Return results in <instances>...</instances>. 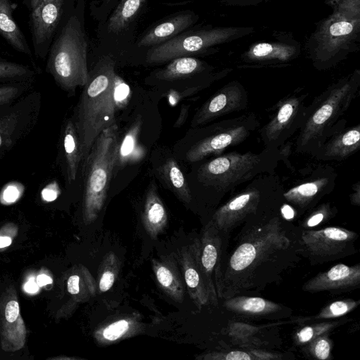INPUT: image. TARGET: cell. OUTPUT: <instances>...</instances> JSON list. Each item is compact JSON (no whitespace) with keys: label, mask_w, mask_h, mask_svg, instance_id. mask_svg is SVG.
Instances as JSON below:
<instances>
[{"label":"cell","mask_w":360,"mask_h":360,"mask_svg":"<svg viewBox=\"0 0 360 360\" xmlns=\"http://www.w3.org/2000/svg\"><path fill=\"white\" fill-rule=\"evenodd\" d=\"M272 207L243 223L222 261L221 299L258 293L282 281L303 257L301 229Z\"/></svg>","instance_id":"cell-1"},{"label":"cell","mask_w":360,"mask_h":360,"mask_svg":"<svg viewBox=\"0 0 360 360\" xmlns=\"http://www.w3.org/2000/svg\"><path fill=\"white\" fill-rule=\"evenodd\" d=\"M116 59L101 54L83 86L72 120L78 136L81 162L85 161L97 136L115 122L118 106L115 94Z\"/></svg>","instance_id":"cell-2"},{"label":"cell","mask_w":360,"mask_h":360,"mask_svg":"<svg viewBox=\"0 0 360 360\" xmlns=\"http://www.w3.org/2000/svg\"><path fill=\"white\" fill-rule=\"evenodd\" d=\"M359 87L360 70H355L330 84L307 105L295 143L297 153L312 157L330 136L347 127V120L342 117Z\"/></svg>","instance_id":"cell-3"},{"label":"cell","mask_w":360,"mask_h":360,"mask_svg":"<svg viewBox=\"0 0 360 360\" xmlns=\"http://www.w3.org/2000/svg\"><path fill=\"white\" fill-rule=\"evenodd\" d=\"M333 9L321 20L309 39L307 49L314 67L333 68L359 46L360 0H327Z\"/></svg>","instance_id":"cell-4"},{"label":"cell","mask_w":360,"mask_h":360,"mask_svg":"<svg viewBox=\"0 0 360 360\" xmlns=\"http://www.w3.org/2000/svg\"><path fill=\"white\" fill-rule=\"evenodd\" d=\"M279 161L278 149L264 147L259 153L232 151L214 156L200 165L196 179L217 200H221L259 174L276 173Z\"/></svg>","instance_id":"cell-5"},{"label":"cell","mask_w":360,"mask_h":360,"mask_svg":"<svg viewBox=\"0 0 360 360\" xmlns=\"http://www.w3.org/2000/svg\"><path fill=\"white\" fill-rule=\"evenodd\" d=\"M84 0H79L77 12L70 15L51 49L47 70L63 90L74 92L89 77V40L84 27Z\"/></svg>","instance_id":"cell-6"},{"label":"cell","mask_w":360,"mask_h":360,"mask_svg":"<svg viewBox=\"0 0 360 360\" xmlns=\"http://www.w3.org/2000/svg\"><path fill=\"white\" fill-rule=\"evenodd\" d=\"M116 123L101 131L83 162V217L86 224L98 217L105 202L112 174L119 155Z\"/></svg>","instance_id":"cell-7"},{"label":"cell","mask_w":360,"mask_h":360,"mask_svg":"<svg viewBox=\"0 0 360 360\" xmlns=\"http://www.w3.org/2000/svg\"><path fill=\"white\" fill-rule=\"evenodd\" d=\"M283 184L276 173L259 174L233 193L210 219L221 233L229 236L236 228L258 212L280 207L283 202Z\"/></svg>","instance_id":"cell-8"},{"label":"cell","mask_w":360,"mask_h":360,"mask_svg":"<svg viewBox=\"0 0 360 360\" xmlns=\"http://www.w3.org/2000/svg\"><path fill=\"white\" fill-rule=\"evenodd\" d=\"M254 32L252 27L196 26L172 39L148 50L143 59L148 65H160L184 57L211 54L219 45Z\"/></svg>","instance_id":"cell-9"},{"label":"cell","mask_w":360,"mask_h":360,"mask_svg":"<svg viewBox=\"0 0 360 360\" xmlns=\"http://www.w3.org/2000/svg\"><path fill=\"white\" fill-rule=\"evenodd\" d=\"M149 0H119L101 23L98 24L96 38L101 54H109L117 60L128 56L137 36L140 19L146 12Z\"/></svg>","instance_id":"cell-10"},{"label":"cell","mask_w":360,"mask_h":360,"mask_svg":"<svg viewBox=\"0 0 360 360\" xmlns=\"http://www.w3.org/2000/svg\"><path fill=\"white\" fill-rule=\"evenodd\" d=\"M260 122L253 112H248L217 122L207 127L189 148L186 160L195 162L209 156L222 154L229 148L248 139L259 127Z\"/></svg>","instance_id":"cell-11"},{"label":"cell","mask_w":360,"mask_h":360,"mask_svg":"<svg viewBox=\"0 0 360 360\" xmlns=\"http://www.w3.org/2000/svg\"><path fill=\"white\" fill-rule=\"evenodd\" d=\"M358 234L336 226L301 231L302 255L310 264H323L357 252Z\"/></svg>","instance_id":"cell-12"},{"label":"cell","mask_w":360,"mask_h":360,"mask_svg":"<svg viewBox=\"0 0 360 360\" xmlns=\"http://www.w3.org/2000/svg\"><path fill=\"white\" fill-rule=\"evenodd\" d=\"M300 178L283 192V200L293 208L298 217L316 207L334 189L336 170L329 165L307 167L300 172Z\"/></svg>","instance_id":"cell-13"},{"label":"cell","mask_w":360,"mask_h":360,"mask_svg":"<svg viewBox=\"0 0 360 360\" xmlns=\"http://www.w3.org/2000/svg\"><path fill=\"white\" fill-rule=\"evenodd\" d=\"M309 94L296 89L278 101L274 113L259 130L265 148L278 149L297 132L305 117Z\"/></svg>","instance_id":"cell-14"},{"label":"cell","mask_w":360,"mask_h":360,"mask_svg":"<svg viewBox=\"0 0 360 360\" xmlns=\"http://www.w3.org/2000/svg\"><path fill=\"white\" fill-rule=\"evenodd\" d=\"M40 100L39 92H32L0 115V156L33 129L39 116Z\"/></svg>","instance_id":"cell-15"},{"label":"cell","mask_w":360,"mask_h":360,"mask_svg":"<svg viewBox=\"0 0 360 360\" xmlns=\"http://www.w3.org/2000/svg\"><path fill=\"white\" fill-rule=\"evenodd\" d=\"M225 236L210 219L198 238L200 264L210 293V304L213 306H217L221 299Z\"/></svg>","instance_id":"cell-16"},{"label":"cell","mask_w":360,"mask_h":360,"mask_svg":"<svg viewBox=\"0 0 360 360\" xmlns=\"http://www.w3.org/2000/svg\"><path fill=\"white\" fill-rule=\"evenodd\" d=\"M199 15L191 10H183L167 16L136 37L128 56L143 57L146 52L196 26Z\"/></svg>","instance_id":"cell-17"},{"label":"cell","mask_w":360,"mask_h":360,"mask_svg":"<svg viewBox=\"0 0 360 360\" xmlns=\"http://www.w3.org/2000/svg\"><path fill=\"white\" fill-rule=\"evenodd\" d=\"M248 93L238 81L229 82L198 109L191 126L193 128L205 125L222 116L248 108Z\"/></svg>","instance_id":"cell-18"},{"label":"cell","mask_w":360,"mask_h":360,"mask_svg":"<svg viewBox=\"0 0 360 360\" xmlns=\"http://www.w3.org/2000/svg\"><path fill=\"white\" fill-rule=\"evenodd\" d=\"M175 255L187 292L195 305L200 309L210 304V293L199 260V238L181 247Z\"/></svg>","instance_id":"cell-19"},{"label":"cell","mask_w":360,"mask_h":360,"mask_svg":"<svg viewBox=\"0 0 360 360\" xmlns=\"http://www.w3.org/2000/svg\"><path fill=\"white\" fill-rule=\"evenodd\" d=\"M360 287V264L348 266L338 264L326 271L319 273L302 287L310 293L328 292L338 295Z\"/></svg>","instance_id":"cell-20"},{"label":"cell","mask_w":360,"mask_h":360,"mask_svg":"<svg viewBox=\"0 0 360 360\" xmlns=\"http://www.w3.org/2000/svg\"><path fill=\"white\" fill-rule=\"evenodd\" d=\"M300 46L292 40L278 39L252 44L241 56V60L251 67L286 65L298 57Z\"/></svg>","instance_id":"cell-21"},{"label":"cell","mask_w":360,"mask_h":360,"mask_svg":"<svg viewBox=\"0 0 360 360\" xmlns=\"http://www.w3.org/2000/svg\"><path fill=\"white\" fill-rule=\"evenodd\" d=\"M223 300L226 310L246 319L278 320L292 313L290 308L259 297L238 295Z\"/></svg>","instance_id":"cell-22"},{"label":"cell","mask_w":360,"mask_h":360,"mask_svg":"<svg viewBox=\"0 0 360 360\" xmlns=\"http://www.w3.org/2000/svg\"><path fill=\"white\" fill-rule=\"evenodd\" d=\"M65 0H31L33 40L39 46L53 34L61 18Z\"/></svg>","instance_id":"cell-23"},{"label":"cell","mask_w":360,"mask_h":360,"mask_svg":"<svg viewBox=\"0 0 360 360\" xmlns=\"http://www.w3.org/2000/svg\"><path fill=\"white\" fill-rule=\"evenodd\" d=\"M360 148V124L338 131L330 136L315 152L313 158L320 161H342Z\"/></svg>","instance_id":"cell-24"},{"label":"cell","mask_w":360,"mask_h":360,"mask_svg":"<svg viewBox=\"0 0 360 360\" xmlns=\"http://www.w3.org/2000/svg\"><path fill=\"white\" fill-rule=\"evenodd\" d=\"M152 266L160 288L172 300L181 303L186 294V285L176 255L171 253L153 259Z\"/></svg>","instance_id":"cell-25"},{"label":"cell","mask_w":360,"mask_h":360,"mask_svg":"<svg viewBox=\"0 0 360 360\" xmlns=\"http://www.w3.org/2000/svg\"><path fill=\"white\" fill-rule=\"evenodd\" d=\"M214 68L195 56L176 58L161 69L154 71L151 77L158 81L173 82L209 74Z\"/></svg>","instance_id":"cell-26"},{"label":"cell","mask_w":360,"mask_h":360,"mask_svg":"<svg viewBox=\"0 0 360 360\" xmlns=\"http://www.w3.org/2000/svg\"><path fill=\"white\" fill-rule=\"evenodd\" d=\"M167 213L156 186L151 184L147 191L142 214V222L148 235L153 239L162 232L167 224Z\"/></svg>","instance_id":"cell-27"},{"label":"cell","mask_w":360,"mask_h":360,"mask_svg":"<svg viewBox=\"0 0 360 360\" xmlns=\"http://www.w3.org/2000/svg\"><path fill=\"white\" fill-rule=\"evenodd\" d=\"M61 141L67 176L68 181L71 182L76 179L81 162L78 136L72 118L68 119L64 123L61 133Z\"/></svg>","instance_id":"cell-28"},{"label":"cell","mask_w":360,"mask_h":360,"mask_svg":"<svg viewBox=\"0 0 360 360\" xmlns=\"http://www.w3.org/2000/svg\"><path fill=\"white\" fill-rule=\"evenodd\" d=\"M0 34L17 51L30 53L25 38L13 18L8 0H0Z\"/></svg>","instance_id":"cell-29"},{"label":"cell","mask_w":360,"mask_h":360,"mask_svg":"<svg viewBox=\"0 0 360 360\" xmlns=\"http://www.w3.org/2000/svg\"><path fill=\"white\" fill-rule=\"evenodd\" d=\"M159 173L167 186L183 202L191 201V193L188 183L173 158L167 159L160 167Z\"/></svg>","instance_id":"cell-30"},{"label":"cell","mask_w":360,"mask_h":360,"mask_svg":"<svg viewBox=\"0 0 360 360\" xmlns=\"http://www.w3.org/2000/svg\"><path fill=\"white\" fill-rule=\"evenodd\" d=\"M138 327L137 322L131 318L120 319L96 331L95 338L103 344L113 342L135 333Z\"/></svg>","instance_id":"cell-31"},{"label":"cell","mask_w":360,"mask_h":360,"mask_svg":"<svg viewBox=\"0 0 360 360\" xmlns=\"http://www.w3.org/2000/svg\"><path fill=\"white\" fill-rule=\"evenodd\" d=\"M345 321L325 320L304 325L295 333L293 340L297 345H305L319 336L330 333L335 328L345 323Z\"/></svg>","instance_id":"cell-32"},{"label":"cell","mask_w":360,"mask_h":360,"mask_svg":"<svg viewBox=\"0 0 360 360\" xmlns=\"http://www.w3.org/2000/svg\"><path fill=\"white\" fill-rule=\"evenodd\" d=\"M360 304L359 300L353 299L339 300L324 306L315 316L304 317L300 319L302 323L331 320L345 316L354 310Z\"/></svg>","instance_id":"cell-33"},{"label":"cell","mask_w":360,"mask_h":360,"mask_svg":"<svg viewBox=\"0 0 360 360\" xmlns=\"http://www.w3.org/2000/svg\"><path fill=\"white\" fill-rule=\"evenodd\" d=\"M337 213V207L330 202L318 204L304 214V218L300 221L297 226L301 231L312 229V228L332 219Z\"/></svg>","instance_id":"cell-34"},{"label":"cell","mask_w":360,"mask_h":360,"mask_svg":"<svg viewBox=\"0 0 360 360\" xmlns=\"http://www.w3.org/2000/svg\"><path fill=\"white\" fill-rule=\"evenodd\" d=\"M120 266L119 259L112 252H109L103 257L98 269V289L101 292H107L112 287Z\"/></svg>","instance_id":"cell-35"},{"label":"cell","mask_w":360,"mask_h":360,"mask_svg":"<svg viewBox=\"0 0 360 360\" xmlns=\"http://www.w3.org/2000/svg\"><path fill=\"white\" fill-rule=\"evenodd\" d=\"M200 359L207 360H254L280 359L276 354L260 350L250 352L231 350L208 353Z\"/></svg>","instance_id":"cell-36"},{"label":"cell","mask_w":360,"mask_h":360,"mask_svg":"<svg viewBox=\"0 0 360 360\" xmlns=\"http://www.w3.org/2000/svg\"><path fill=\"white\" fill-rule=\"evenodd\" d=\"M67 288L68 292L72 295H79L83 291L84 295L91 297L96 292V281L88 271L83 278L78 274L70 276L67 282Z\"/></svg>","instance_id":"cell-37"},{"label":"cell","mask_w":360,"mask_h":360,"mask_svg":"<svg viewBox=\"0 0 360 360\" xmlns=\"http://www.w3.org/2000/svg\"><path fill=\"white\" fill-rule=\"evenodd\" d=\"M326 333L305 345L304 352L311 357L318 360H328L332 358L333 341Z\"/></svg>","instance_id":"cell-38"},{"label":"cell","mask_w":360,"mask_h":360,"mask_svg":"<svg viewBox=\"0 0 360 360\" xmlns=\"http://www.w3.org/2000/svg\"><path fill=\"white\" fill-rule=\"evenodd\" d=\"M33 72L27 67L8 61H0V81L22 80Z\"/></svg>","instance_id":"cell-39"},{"label":"cell","mask_w":360,"mask_h":360,"mask_svg":"<svg viewBox=\"0 0 360 360\" xmlns=\"http://www.w3.org/2000/svg\"><path fill=\"white\" fill-rule=\"evenodd\" d=\"M119 0H96L90 4L91 16L98 22H103L114 9Z\"/></svg>","instance_id":"cell-40"},{"label":"cell","mask_w":360,"mask_h":360,"mask_svg":"<svg viewBox=\"0 0 360 360\" xmlns=\"http://www.w3.org/2000/svg\"><path fill=\"white\" fill-rule=\"evenodd\" d=\"M26 87L20 83L0 84V107L11 104L21 96Z\"/></svg>","instance_id":"cell-41"},{"label":"cell","mask_w":360,"mask_h":360,"mask_svg":"<svg viewBox=\"0 0 360 360\" xmlns=\"http://www.w3.org/2000/svg\"><path fill=\"white\" fill-rule=\"evenodd\" d=\"M292 143L288 141L286 143L281 146L278 150L281 157V161L285 165V166L292 172L295 171V168L290 162V155L292 153Z\"/></svg>","instance_id":"cell-42"},{"label":"cell","mask_w":360,"mask_h":360,"mask_svg":"<svg viewBox=\"0 0 360 360\" xmlns=\"http://www.w3.org/2000/svg\"><path fill=\"white\" fill-rule=\"evenodd\" d=\"M19 314V305L16 301L12 300L10 301L5 309V316L6 320L12 323L17 319Z\"/></svg>","instance_id":"cell-43"},{"label":"cell","mask_w":360,"mask_h":360,"mask_svg":"<svg viewBox=\"0 0 360 360\" xmlns=\"http://www.w3.org/2000/svg\"><path fill=\"white\" fill-rule=\"evenodd\" d=\"M350 202L353 205H360V182L357 181L352 186Z\"/></svg>","instance_id":"cell-44"},{"label":"cell","mask_w":360,"mask_h":360,"mask_svg":"<svg viewBox=\"0 0 360 360\" xmlns=\"http://www.w3.org/2000/svg\"><path fill=\"white\" fill-rule=\"evenodd\" d=\"M226 4L234 6H251L269 0H224Z\"/></svg>","instance_id":"cell-45"},{"label":"cell","mask_w":360,"mask_h":360,"mask_svg":"<svg viewBox=\"0 0 360 360\" xmlns=\"http://www.w3.org/2000/svg\"><path fill=\"white\" fill-rule=\"evenodd\" d=\"M280 211L283 217L288 221L293 219L295 214H296L293 208L288 204L283 205Z\"/></svg>","instance_id":"cell-46"},{"label":"cell","mask_w":360,"mask_h":360,"mask_svg":"<svg viewBox=\"0 0 360 360\" xmlns=\"http://www.w3.org/2000/svg\"><path fill=\"white\" fill-rule=\"evenodd\" d=\"M25 290L30 293L36 292L39 288L37 284L34 281L33 278H30L24 286Z\"/></svg>","instance_id":"cell-47"},{"label":"cell","mask_w":360,"mask_h":360,"mask_svg":"<svg viewBox=\"0 0 360 360\" xmlns=\"http://www.w3.org/2000/svg\"><path fill=\"white\" fill-rule=\"evenodd\" d=\"M37 284L40 286L46 285L47 284H51L53 282V280L51 277L45 275L41 274L37 278Z\"/></svg>","instance_id":"cell-48"},{"label":"cell","mask_w":360,"mask_h":360,"mask_svg":"<svg viewBox=\"0 0 360 360\" xmlns=\"http://www.w3.org/2000/svg\"><path fill=\"white\" fill-rule=\"evenodd\" d=\"M17 194L18 193L15 192V190L9 189L6 193H5L4 197L7 201L11 202V201H13L16 199L17 195H18Z\"/></svg>","instance_id":"cell-49"},{"label":"cell","mask_w":360,"mask_h":360,"mask_svg":"<svg viewBox=\"0 0 360 360\" xmlns=\"http://www.w3.org/2000/svg\"><path fill=\"white\" fill-rule=\"evenodd\" d=\"M11 244V239L7 236H0V248L7 247Z\"/></svg>","instance_id":"cell-50"}]
</instances>
